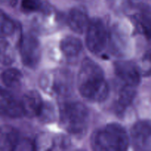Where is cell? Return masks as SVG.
<instances>
[{"label": "cell", "mask_w": 151, "mask_h": 151, "mask_svg": "<svg viewBox=\"0 0 151 151\" xmlns=\"http://www.w3.org/2000/svg\"><path fill=\"white\" fill-rule=\"evenodd\" d=\"M14 52L10 43L0 36V65L9 66L14 61Z\"/></svg>", "instance_id": "obj_16"}, {"label": "cell", "mask_w": 151, "mask_h": 151, "mask_svg": "<svg viewBox=\"0 0 151 151\" xmlns=\"http://www.w3.org/2000/svg\"><path fill=\"white\" fill-rule=\"evenodd\" d=\"M67 22L72 31L78 34L83 33L89 23L86 10L82 7L72 8L68 15Z\"/></svg>", "instance_id": "obj_11"}, {"label": "cell", "mask_w": 151, "mask_h": 151, "mask_svg": "<svg viewBox=\"0 0 151 151\" xmlns=\"http://www.w3.org/2000/svg\"><path fill=\"white\" fill-rule=\"evenodd\" d=\"M41 122H52L55 119V111L53 105L51 103L46 102L43 103L42 108L38 115Z\"/></svg>", "instance_id": "obj_18"}, {"label": "cell", "mask_w": 151, "mask_h": 151, "mask_svg": "<svg viewBox=\"0 0 151 151\" xmlns=\"http://www.w3.org/2000/svg\"><path fill=\"white\" fill-rule=\"evenodd\" d=\"M78 88L83 97L94 103H101L109 96V87L102 68L86 58L81 63L78 75Z\"/></svg>", "instance_id": "obj_1"}, {"label": "cell", "mask_w": 151, "mask_h": 151, "mask_svg": "<svg viewBox=\"0 0 151 151\" xmlns=\"http://www.w3.org/2000/svg\"><path fill=\"white\" fill-rule=\"evenodd\" d=\"M19 140V133L16 128L8 125L0 126V150H16Z\"/></svg>", "instance_id": "obj_12"}, {"label": "cell", "mask_w": 151, "mask_h": 151, "mask_svg": "<svg viewBox=\"0 0 151 151\" xmlns=\"http://www.w3.org/2000/svg\"><path fill=\"white\" fill-rule=\"evenodd\" d=\"M39 84L48 94L59 97H69L74 90L73 74L65 69L48 71L41 75Z\"/></svg>", "instance_id": "obj_4"}, {"label": "cell", "mask_w": 151, "mask_h": 151, "mask_svg": "<svg viewBox=\"0 0 151 151\" xmlns=\"http://www.w3.org/2000/svg\"><path fill=\"white\" fill-rule=\"evenodd\" d=\"M86 44L88 50L94 55H101L109 43V32L104 22L95 18L89 21L86 28Z\"/></svg>", "instance_id": "obj_5"}, {"label": "cell", "mask_w": 151, "mask_h": 151, "mask_svg": "<svg viewBox=\"0 0 151 151\" xmlns=\"http://www.w3.org/2000/svg\"><path fill=\"white\" fill-rule=\"evenodd\" d=\"M0 115L11 118H18L23 115L20 102L10 93L1 88H0Z\"/></svg>", "instance_id": "obj_10"}, {"label": "cell", "mask_w": 151, "mask_h": 151, "mask_svg": "<svg viewBox=\"0 0 151 151\" xmlns=\"http://www.w3.org/2000/svg\"><path fill=\"white\" fill-rule=\"evenodd\" d=\"M21 59L27 67L35 69L41 59V45L38 38L31 33H25L21 37L19 43Z\"/></svg>", "instance_id": "obj_6"}, {"label": "cell", "mask_w": 151, "mask_h": 151, "mask_svg": "<svg viewBox=\"0 0 151 151\" xmlns=\"http://www.w3.org/2000/svg\"><path fill=\"white\" fill-rule=\"evenodd\" d=\"M60 50L67 58H75L83 51V44L79 38L68 35L63 38L60 44Z\"/></svg>", "instance_id": "obj_13"}, {"label": "cell", "mask_w": 151, "mask_h": 151, "mask_svg": "<svg viewBox=\"0 0 151 151\" xmlns=\"http://www.w3.org/2000/svg\"><path fill=\"white\" fill-rule=\"evenodd\" d=\"M44 6L43 0H22V7L27 12H35L41 10Z\"/></svg>", "instance_id": "obj_19"}, {"label": "cell", "mask_w": 151, "mask_h": 151, "mask_svg": "<svg viewBox=\"0 0 151 151\" xmlns=\"http://www.w3.org/2000/svg\"><path fill=\"white\" fill-rule=\"evenodd\" d=\"M91 145L94 150L125 151L129 145V139L122 125L110 123L93 133Z\"/></svg>", "instance_id": "obj_2"}, {"label": "cell", "mask_w": 151, "mask_h": 151, "mask_svg": "<svg viewBox=\"0 0 151 151\" xmlns=\"http://www.w3.org/2000/svg\"><path fill=\"white\" fill-rule=\"evenodd\" d=\"M60 123L63 129L77 137H83L88 129L89 112L81 102L71 101L60 105Z\"/></svg>", "instance_id": "obj_3"}, {"label": "cell", "mask_w": 151, "mask_h": 151, "mask_svg": "<svg viewBox=\"0 0 151 151\" xmlns=\"http://www.w3.org/2000/svg\"><path fill=\"white\" fill-rule=\"evenodd\" d=\"M133 145L137 150L150 151L151 145V128L148 120L136 122L131 130Z\"/></svg>", "instance_id": "obj_7"}, {"label": "cell", "mask_w": 151, "mask_h": 151, "mask_svg": "<svg viewBox=\"0 0 151 151\" xmlns=\"http://www.w3.org/2000/svg\"><path fill=\"white\" fill-rule=\"evenodd\" d=\"M16 24L14 21L0 9V36H9L14 33Z\"/></svg>", "instance_id": "obj_17"}, {"label": "cell", "mask_w": 151, "mask_h": 151, "mask_svg": "<svg viewBox=\"0 0 151 151\" xmlns=\"http://www.w3.org/2000/svg\"><path fill=\"white\" fill-rule=\"evenodd\" d=\"M1 81L6 86L16 88L21 85L23 78L22 73L17 69L10 68L2 72L1 75Z\"/></svg>", "instance_id": "obj_15"}, {"label": "cell", "mask_w": 151, "mask_h": 151, "mask_svg": "<svg viewBox=\"0 0 151 151\" xmlns=\"http://www.w3.org/2000/svg\"><path fill=\"white\" fill-rule=\"evenodd\" d=\"M116 76L126 85L137 87L141 81V74L137 65L128 60H118L114 63Z\"/></svg>", "instance_id": "obj_8"}, {"label": "cell", "mask_w": 151, "mask_h": 151, "mask_svg": "<svg viewBox=\"0 0 151 151\" xmlns=\"http://www.w3.org/2000/svg\"><path fill=\"white\" fill-rule=\"evenodd\" d=\"M136 87L125 84L119 91L118 94V100L116 101V109L119 112L125 110L134 101L137 94Z\"/></svg>", "instance_id": "obj_14"}, {"label": "cell", "mask_w": 151, "mask_h": 151, "mask_svg": "<svg viewBox=\"0 0 151 151\" xmlns=\"http://www.w3.org/2000/svg\"><path fill=\"white\" fill-rule=\"evenodd\" d=\"M41 96L35 90H31L25 93L20 102L23 115L29 118L38 116L43 106Z\"/></svg>", "instance_id": "obj_9"}]
</instances>
